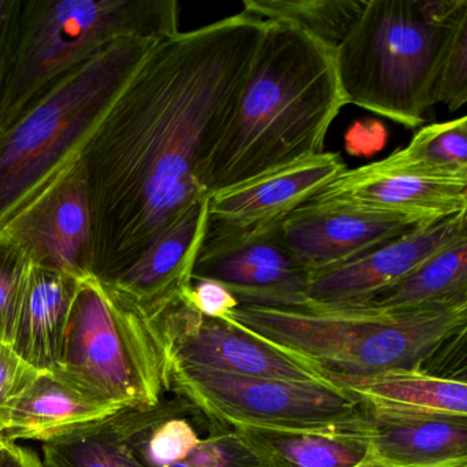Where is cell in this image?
I'll list each match as a JSON object with an SVG mask.
<instances>
[{
  "mask_svg": "<svg viewBox=\"0 0 467 467\" xmlns=\"http://www.w3.org/2000/svg\"><path fill=\"white\" fill-rule=\"evenodd\" d=\"M265 26L242 12L158 43L84 147L100 283L130 269L207 196V165Z\"/></svg>",
  "mask_w": 467,
  "mask_h": 467,
  "instance_id": "1",
  "label": "cell"
},
{
  "mask_svg": "<svg viewBox=\"0 0 467 467\" xmlns=\"http://www.w3.org/2000/svg\"><path fill=\"white\" fill-rule=\"evenodd\" d=\"M346 105L335 51L302 29L266 23L207 165V196L322 154L330 125Z\"/></svg>",
  "mask_w": 467,
  "mask_h": 467,
  "instance_id": "2",
  "label": "cell"
},
{
  "mask_svg": "<svg viewBox=\"0 0 467 467\" xmlns=\"http://www.w3.org/2000/svg\"><path fill=\"white\" fill-rule=\"evenodd\" d=\"M225 321L316 366L327 379L423 370L466 337L467 303L404 310L368 305H240Z\"/></svg>",
  "mask_w": 467,
  "mask_h": 467,
  "instance_id": "3",
  "label": "cell"
},
{
  "mask_svg": "<svg viewBox=\"0 0 467 467\" xmlns=\"http://www.w3.org/2000/svg\"><path fill=\"white\" fill-rule=\"evenodd\" d=\"M158 43L116 40L54 81L0 132V231L72 168Z\"/></svg>",
  "mask_w": 467,
  "mask_h": 467,
  "instance_id": "4",
  "label": "cell"
},
{
  "mask_svg": "<svg viewBox=\"0 0 467 467\" xmlns=\"http://www.w3.org/2000/svg\"><path fill=\"white\" fill-rule=\"evenodd\" d=\"M467 0H368L335 51L347 105L417 128L436 105L434 87Z\"/></svg>",
  "mask_w": 467,
  "mask_h": 467,
  "instance_id": "5",
  "label": "cell"
},
{
  "mask_svg": "<svg viewBox=\"0 0 467 467\" xmlns=\"http://www.w3.org/2000/svg\"><path fill=\"white\" fill-rule=\"evenodd\" d=\"M176 0H24L0 132L54 81L124 37L162 40L180 29Z\"/></svg>",
  "mask_w": 467,
  "mask_h": 467,
  "instance_id": "6",
  "label": "cell"
},
{
  "mask_svg": "<svg viewBox=\"0 0 467 467\" xmlns=\"http://www.w3.org/2000/svg\"><path fill=\"white\" fill-rule=\"evenodd\" d=\"M56 370L124 409H151L171 390L168 358L154 319L94 275L78 281Z\"/></svg>",
  "mask_w": 467,
  "mask_h": 467,
  "instance_id": "7",
  "label": "cell"
},
{
  "mask_svg": "<svg viewBox=\"0 0 467 467\" xmlns=\"http://www.w3.org/2000/svg\"><path fill=\"white\" fill-rule=\"evenodd\" d=\"M171 389L218 425L366 433L365 407L335 382L253 379L210 368H171Z\"/></svg>",
  "mask_w": 467,
  "mask_h": 467,
  "instance_id": "8",
  "label": "cell"
},
{
  "mask_svg": "<svg viewBox=\"0 0 467 467\" xmlns=\"http://www.w3.org/2000/svg\"><path fill=\"white\" fill-rule=\"evenodd\" d=\"M171 368H210L253 379L333 382L316 366L237 325L207 318L182 295L152 317Z\"/></svg>",
  "mask_w": 467,
  "mask_h": 467,
  "instance_id": "9",
  "label": "cell"
},
{
  "mask_svg": "<svg viewBox=\"0 0 467 467\" xmlns=\"http://www.w3.org/2000/svg\"><path fill=\"white\" fill-rule=\"evenodd\" d=\"M307 203L332 204L431 223L467 214V176L418 168L393 152L379 162L352 171L346 169Z\"/></svg>",
  "mask_w": 467,
  "mask_h": 467,
  "instance_id": "10",
  "label": "cell"
},
{
  "mask_svg": "<svg viewBox=\"0 0 467 467\" xmlns=\"http://www.w3.org/2000/svg\"><path fill=\"white\" fill-rule=\"evenodd\" d=\"M344 171L340 155L322 152L277 173L209 196L206 234L199 254L275 228Z\"/></svg>",
  "mask_w": 467,
  "mask_h": 467,
  "instance_id": "11",
  "label": "cell"
},
{
  "mask_svg": "<svg viewBox=\"0 0 467 467\" xmlns=\"http://www.w3.org/2000/svg\"><path fill=\"white\" fill-rule=\"evenodd\" d=\"M2 231L28 250L32 264L81 278L92 275L94 234L86 171L80 160L28 212Z\"/></svg>",
  "mask_w": 467,
  "mask_h": 467,
  "instance_id": "12",
  "label": "cell"
},
{
  "mask_svg": "<svg viewBox=\"0 0 467 467\" xmlns=\"http://www.w3.org/2000/svg\"><path fill=\"white\" fill-rule=\"evenodd\" d=\"M464 237L467 214L423 223L348 264L311 275L305 305L366 302L403 280L441 248Z\"/></svg>",
  "mask_w": 467,
  "mask_h": 467,
  "instance_id": "13",
  "label": "cell"
},
{
  "mask_svg": "<svg viewBox=\"0 0 467 467\" xmlns=\"http://www.w3.org/2000/svg\"><path fill=\"white\" fill-rule=\"evenodd\" d=\"M278 226L199 254L192 278H209L223 284L239 305H305L310 275L286 247Z\"/></svg>",
  "mask_w": 467,
  "mask_h": 467,
  "instance_id": "14",
  "label": "cell"
},
{
  "mask_svg": "<svg viewBox=\"0 0 467 467\" xmlns=\"http://www.w3.org/2000/svg\"><path fill=\"white\" fill-rule=\"evenodd\" d=\"M404 218L306 202L280 223V234L308 275L348 264L417 226Z\"/></svg>",
  "mask_w": 467,
  "mask_h": 467,
  "instance_id": "15",
  "label": "cell"
},
{
  "mask_svg": "<svg viewBox=\"0 0 467 467\" xmlns=\"http://www.w3.org/2000/svg\"><path fill=\"white\" fill-rule=\"evenodd\" d=\"M207 209L209 196L191 204L155 237L130 269L106 285L127 297L149 318L157 316L192 280L206 234Z\"/></svg>",
  "mask_w": 467,
  "mask_h": 467,
  "instance_id": "16",
  "label": "cell"
},
{
  "mask_svg": "<svg viewBox=\"0 0 467 467\" xmlns=\"http://www.w3.org/2000/svg\"><path fill=\"white\" fill-rule=\"evenodd\" d=\"M122 410L59 371H40L0 414V440L53 441Z\"/></svg>",
  "mask_w": 467,
  "mask_h": 467,
  "instance_id": "17",
  "label": "cell"
},
{
  "mask_svg": "<svg viewBox=\"0 0 467 467\" xmlns=\"http://www.w3.org/2000/svg\"><path fill=\"white\" fill-rule=\"evenodd\" d=\"M365 411L376 461L392 467L467 466V418Z\"/></svg>",
  "mask_w": 467,
  "mask_h": 467,
  "instance_id": "18",
  "label": "cell"
},
{
  "mask_svg": "<svg viewBox=\"0 0 467 467\" xmlns=\"http://www.w3.org/2000/svg\"><path fill=\"white\" fill-rule=\"evenodd\" d=\"M78 278L32 264L12 344L37 371L61 362Z\"/></svg>",
  "mask_w": 467,
  "mask_h": 467,
  "instance_id": "19",
  "label": "cell"
},
{
  "mask_svg": "<svg viewBox=\"0 0 467 467\" xmlns=\"http://www.w3.org/2000/svg\"><path fill=\"white\" fill-rule=\"evenodd\" d=\"M330 381L357 396L365 410L376 414L467 418L464 379L437 376L426 370H389Z\"/></svg>",
  "mask_w": 467,
  "mask_h": 467,
  "instance_id": "20",
  "label": "cell"
},
{
  "mask_svg": "<svg viewBox=\"0 0 467 467\" xmlns=\"http://www.w3.org/2000/svg\"><path fill=\"white\" fill-rule=\"evenodd\" d=\"M270 467H360L370 461L366 433L234 428Z\"/></svg>",
  "mask_w": 467,
  "mask_h": 467,
  "instance_id": "21",
  "label": "cell"
},
{
  "mask_svg": "<svg viewBox=\"0 0 467 467\" xmlns=\"http://www.w3.org/2000/svg\"><path fill=\"white\" fill-rule=\"evenodd\" d=\"M467 303V237L451 243L395 285L358 305L404 310Z\"/></svg>",
  "mask_w": 467,
  "mask_h": 467,
  "instance_id": "22",
  "label": "cell"
},
{
  "mask_svg": "<svg viewBox=\"0 0 467 467\" xmlns=\"http://www.w3.org/2000/svg\"><path fill=\"white\" fill-rule=\"evenodd\" d=\"M368 0H244L243 13L269 24L302 29L337 50Z\"/></svg>",
  "mask_w": 467,
  "mask_h": 467,
  "instance_id": "23",
  "label": "cell"
},
{
  "mask_svg": "<svg viewBox=\"0 0 467 467\" xmlns=\"http://www.w3.org/2000/svg\"><path fill=\"white\" fill-rule=\"evenodd\" d=\"M122 411L45 442L46 467H147L128 441Z\"/></svg>",
  "mask_w": 467,
  "mask_h": 467,
  "instance_id": "24",
  "label": "cell"
},
{
  "mask_svg": "<svg viewBox=\"0 0 467 467\" xmlns=\"http://www.w3.org/2000/svg\"><path fill=\"white\" fill-rule=\"evenodd\" d=\"M395 154L418 168L467 176V117L423 128Z\"/></svg>",
  "mask_w": 467,
  "mask_h": 467,
  "instance_id": "25",
  "label": "cell"
},
{
  "mask_svg": "<svg viewBox=\"0 0 467 467\" xmlns=\"http://www.w3.org/2000/svg\"><path fill=\"white\" fill-rule=\"evenodd\" d=\"M28 250L10 232L0 231V341L12 344L31 272Z\"/></svg>",
  "mask_w": 467,
  "mask_h": 467,
  "instance_id": "26",
  "label": "cell"
},
{
  "mask_svg": "<svg viewBox=\"0 0 467 467\" xmlns=\"http://www.w3.org/2000/svg\"><path fill=\"white\" fill-rule=\"evenodd\" d=\"M171 467L270 466L237 429L221 425L206 439H201L187 458Z\"/></svg>",
  "mask_w": 467,
  "mask_h": 467,
  "instance_id": "27",
  "label": "cell"
},
{
  "mask_svg": "<svg viewBox=\"0 0 467 467\" xmlns=\"http://www.w3.org/2000/svg\"><path fill=\"white\" fill-rule=\"evenodd\" d=\"M434 99L458 111L467 100V20L462 21L448 46L434 87Z\"/></svg>",
  "mask_w": 467,
  "mask_h": 467,
  "instance_id": "28",
  "label": "cell"
},
{
  "mask_svg": "<svg viewBox=\"0 0 467 467\" xmlns=\"http://www.w3.org/2000/svg\"><path fill=\"white\" fill-rule=\"evenodd\" d=\"M182 295L202 316L221 321H225L240 306L239 300L223 284L209 278H192Z\"/></svg>",
  "mask_w": 467,
  "mask_h": 467,
  "instance_id": "29",
  "label": "cell"
},
{
  "mask_svg": "<svg viewBox=\"0 0 467 467\" xmlns=\"http://www.w3.org/2000/svg\"><path fill=\"white\" fill-rule=\"evenodd\" d=\"M39 373L10 344L0 341V414Z\"/></svg>",
  "mask_w": 467,
  "mask_h": 467,
  "instance_id": "30",
  "label": "cell"
},
{
  "mask_svg": "<svg viewBox=\"0 0 467 467\" xmlns=\"http://www.w3.org/2000/svg\"><path fill=\"white\" fill-rule=\"evenodd\" d=\"M24 0H0V97L9 78Z\"/></svg>",
  "mask_w": 467,
  "mask_h": 467,
  "instance_id": "31",
  "label": "cell"
},
{
  "mask_svg": "<svg viewBox=\"0 0 467 467\" xmlns=\"http://www.w3.org/2000/svg\"><path fill=\"white\" fill-rule=\"evenodd\" d=\"M0 467H46L31 448L0 440Z\"/></svg>",
  "mask_w": 467,
  "mask_h": 467,
  "instance_id": "32",
  "label": "cell"
},
{
  "mask_svg": "<svg viewBox=\"0 0 467 467\" xmlns=\"http://www.w3.org/2000/svg\"><path fill=\"white\" fill-rule=\"evenodd\" d=\"M360 467H392L388 466V464L382 463V462L376 461V459L371 458L370 461L366 462L365 464H362Z\"/></svg>",
  "mask_w": 467,
  "mask_h": 467,
  "instance_id": "33",
  "label": "cell"
},
{
  "mask_svg": "<svg viewBox=\"0 0 467 467\" xmlns=\"http://www.w3.org/2000/svg\"><path fill=\"white\" fill-rule=\"evenodd\" d=\"M459 467H467V466H459Z\"/></svg>",
  "mask_w": 467,
  "mask_h": 467,
  "instance_id": "34",
  "label": "cell"
}]
</instances>
